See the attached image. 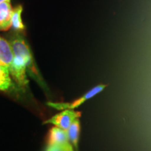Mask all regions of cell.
I'll return each mask as SVG.
<instances>
[{"mask_svg": "<svg viewBox=\"0 0 151 151\" xmlns=\"http://www.w3.org/2000/svg\"><path fill=\"white\" fill-rule=\"evenodd\" d=\"M10 44L14 55H18L24 58L28 64L27 69L30 75L39 81V73L35 66L31 50L25 40L21 36L16 35L11 39Z\"/></svg>", "mask_w": 151, "mask_h": 151, "instance_id": "1", "label": "cell"}, {"mask_svg": "<svg viewBox=\"0 0 151 151\" xmlns=\"http://www.w3.org/2000/svg\"><path fill=\"white\" fill-rule=\"evenodd\" d=\"M27 61L18 55H14V59L9 67V72L19 87L25 88L28 84L27 78Z\"/></svg>", "mask_w": 151, "mask_h": 151, "instance_id": "2", "label": "cell"}, {"mask_svg": "<svg viewBox=\"0 0 151 151\" xmlns=\"http://www.w3.org/2000/svg\"><path fill=\"white\" fill-rule=\"evenodd\" d=\"M106 85L100 84L98 86L94 87L91 90L85 93L82 97L79 99H76L71 103H55V102H48L47 103L49 106L57 109V110H67V109H73L77 108L79 106L83 104L87 100L91 99L92 97H94L99 94V92H102L104 89L106 88Z\"/></svg>", "mask_w": 151, "mask_h": 151, "instance_id": "3", "label": "cell"}, {"mask_svg": "<svg viewBox=\"0 0 151 151\" xmlns=\"http://www.w3.org/2000/svg\"><path fill=\"white\" fill-rule=\"evenodd\" d=\"M81 116V113L80 112L74 111L72 109H67L52 116L51 118L45 121L44 123L53 124L58 127L67 131L73 122L80 118Z\"/></svg>", "mask_w": 151, "mask_h": 151, "instance_id": "4", "label": "cell"}, {"mask_svg": "<svg viewBox=\"0 0 151 151\" xmlns=\"http://www.w3.org/2000/svg\"><path fill=\"white\" fill-rule=\"evenodd\" d=\"M13 11L10 1L0 4V30H7L11 27Z\"/></svg>", "mask_w": 151, "mask_h": 151, "instance_id": "5", "label": "cell"}, {"mask_svg": "<svg viewBox=\"0 0 151 151\" xmlns=\"http://www.w3.org/2000/svg\"><path fill=\"white\" fill-rule=\"evenodd\" d=\"M14 59V53L11 44L3 38L0 37V65L10 67Z\"/></svg>", "mask_w": 151, "mask_h": 151, "instance_id": "6", "label": "cell"}, {"mask_svg": "<svg viewBox=\"0 0 151 151\" xmlns=\"http://www.w3.org/2000/svg\"><path fill=\"white\" fill-rule=\"evenodd\" d=\"M69 141L67 132L58 127H52L50 131L48 137V146L62 144Z\"/></svg>", "mask_w": 151, "mask_h": 151, "instance_id": "7", "label": "cell"}, {"mask_svg": "<svg viewBox=\"0 0 151 151\" xmlns=\"http://www.w3.org/2000/svg\"><path fill=\"white\" fill-rule=\"evenodd\" d=\"M80 130H81V125L80 121L78 119L74 120L73 123L71 124L69 129L67 130L68 139L69 141H70L73 146L78 149V143L79 139V134H80Z\"/></svg>", "mask_w": 151, "mask_h": 151, "instance_id": "8", "label": "cell"}, {"mask_svg": "<svg viewBox=\"0 0 151 151\" xmlns=\"http://www.w3.org/2000/svg\"><path fill=\"white\" fill-rule=\"evenodd\" d=\"M22 6L19 5L14 9L11 18V27L16 31H22L24 29V25L21 19Z\"/></svg>", "mask_w": 151, "mask_h": 151, "instance_id": "9", "label": "cell"}, {"mask_svg": "<svg viewBox=\"0 0 151 151\" xmlns=\"http://www.w3.org/2000/svg\"><path fill=\"white\" fill-rule=\"evenodd\" d=\"M46 151H73L72 146L68 141L62 144L50 145L48 146Z\"/></svg>", "mask_w": 151, "mask_h": 151, "instance_id": "10", "label": "cell"}, {"mask_svg": "<svg viewBox=\"0 0 151 151\" xmlns=\"http://www.w3.org/2000/svg\"><path fill=\"white\" fill-rule=\"evenodd\" d=\"M12 86V82L10 76H0V90H8Z\"/></svg>", "mask_w": 151, "mask_h": 151, "instance_id": "11", "label": "cell"}, {"mask_svg": "<svg viewBox=\"0 0 151 151\" xmlns=\"http://www.w3.org/2000/svg\"><path fill=\"white\" fill-rule=\"evenodd\" d=\"M9 68L0 65V76L8 77L9 76Z\"/></svg>", "mask_w": 151, "mask_h": 151, "instance_id": "12", "label": "cell"}, {"mask_svg": "<svg viewBox=\"0 0 151 151\" xmlns=\"http://www.w3.org/2000/svg\"><path fill=\"white\" fill-rule=\"evenodd\" d=\"M10 1V0H0V4L1 2H4V1Z\"/></svg>", "mask_w": 151, "mask_h": 151, "instance_id": "13", "label": "cell"}]
</instances>
